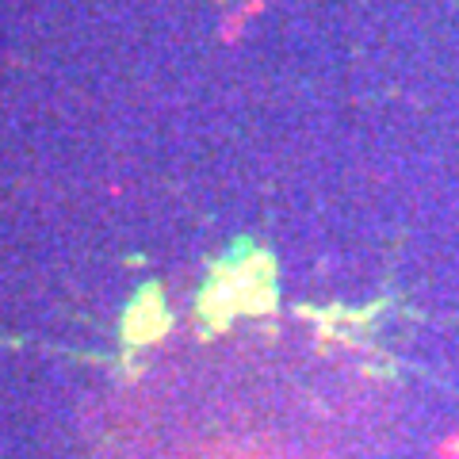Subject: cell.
<instances>
[{"mask_svg": "<svg viewBox=\"0 0 459 459\" xmlns=\"http://www.w3.org/2000/svg\"><path fill=\"white\" fill-rule=\"evenodd\" d=\"M429 459H459V429H444L429 444Z\"/></svg>", "mask_w": 459, "mask_h": 459, "instance_id": "2", "label": "cell"}, {"mask_svg": "<svg viewBox=\"0 0 459 459\" xmlns=\"http://www.w3.org/2000/svg\"><path fill=\"white\" fill-rule=\"evenodd\" d=\"M264 12V0H238L234 8L222 16V23H219V39L226 42V47H238L241 39H246V31H249V23L256 20Z\"/></svg>", "mask_w": 459, "mask_h": 459, "instance_id": "1", "label": "cell"}]
</instances>
